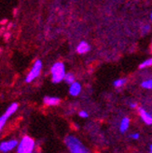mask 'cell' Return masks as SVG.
Here are the masks:
<instances>
[{
  "instance_id": "obj_17",
  "label": "cell",
  "mask_w": 152,
  "mask_h": 153,
  "mask_svg": "<svg viewBox=\"0 0 152 153\" xmlns=\"http://www.w3.org/2000/svg\"><path fill=\"white\" fill-rule=\"evenodd\" d=\"M149 30H150V25H145L142 27V31H143V33H148Z\"/></svg>"
},
{
  "instance_id": "obj_22",
  "label": "cell",
  "mask_w": 152,
  "mask_h": 153,
  "mask_svg": "<svg viewBox=\"0 0 152 153\" xmlns=\"http://www.w3.org/2000/svg\"><path fill=\"white\" fill-rule=\"evenodd\" d=\"M151 49H152V42H151Z\"/></svg>"
},
{
  "instance_id": "obj_14",
  "label": "cell",
  "mask_w": 152,
  "mask_h": 153,
  "mask_svg": "<svg viewBox=\"0 0 152 153\" xmlns=\"http://www.w3.org/2000/svg\"><path fill=\"white\" fill-rule=\"evenodd\" d=\"M125 83H126V79H118L113 82V85L116 88H120L123 86Z\"/></svg>"
},
{
  "instance_id": "obj_15",
  "label": "cell",
  "mask_w": 152,
  "mask_h": 153,
  "mask_svg": "<svg viewBox=\"0 0 152 153\" xmlns=\"http://www.w3.org/2000/svg\"><path fill=\"white\" fill-rule=\"evenodd\" d=\"M141 86L145 89H149V90H152V79H147V80H144L142 83H141Z\"/></svg>"
},
{
  "instance_id": "obj_16",
  "label": "cell",
  "mask_w": 152,
  "mask_h": 153,
  "mask_svg": "<svg viewBox=\"0 0 152 153\" xmlns=\"http://www.w3.org/2000/svg\"><path fill=\"white\" fill-rule=\"evenodd\" d=\"M79 117H81V118H88V117H89V114H88V112H86V111H84V110L79 111Z\"/></svg>"
},
{
  "instance_id": "obj_9",
  "label": "cell",
  "mask_w": 152,
  "mask_h": 153,
  "mask_svg": "<svg viewBox=\"0 0 152 153\" xmlns=\"http://www.w3.org/2000/svg\"><path fill=\"white\" fill-rule=\"evenodd\" d=\"M43 101L47 105H57L60 104L61 100L60 98L55 97V96H45Z\"/></svg>"
},
{
  "instance_id": "obj_10",
  "label": "cell",
  "mask_w": 152,
  "mask_h": 153,
  "mask_svg": "<svg viewBox=\"0 0 152 153\" xmlns=\"http://www.w3.org/2000/svg\"><path fill=\"white\" fill-rule=\"evenodd\" d=\"M91 50V47L90 45L88 44L86 41H81L79 42V44L77 47V51L80 54H83V53H87L88 51Z\"/></svg>"
},
{
  "instance_id": "obj_8",
  "label": "cell",
  "mask_w": 152,
  "mask_h": 153,
  "mask_svg": "<svg viewBox=\"0 0 152 153\" xmlns=\"http://www.w3.org/2000/svg\"><path fill=\"white\" fill-rule=\"evenodd\" d=\"M81 92V85L79 82L75 81L74 83L70 84L69 87V93L72 96H78Z\"/></svg>"
},
{
  "instance_id": "obj_21",
  "label": "cell",
  "mask_w": 152,
  "mask_h": 153,
  "mask_svg": "<svg viewBox=\"0 0 152 153\" xmlns=\"http://www.w3.org/2000/svg\"><path fill=\"white\" fill-rule=\"evenodd\" d=\"M150 18H151V20H152V12H151V15H150Z\"/></svg>"
},
{
  "instance_id": "obj_6",
  "label": "cell",
  "mask_w": 152,
  "mask_h": 153,
  "mask_svg": "<svg viewBox=\"0 0 152 153\" xmlns=\"http://www.w3.org/2000/svg\"><path fill=\"white\" fill-rule=\"evenodd\" d=\"M18 146V141L12 139L9 141H5L0 144V150L2 152H9L10 150H12L14 148Z\"/></svg>"
},
{
  "instance_id": "obj_3",
  "label": "cell",
  "mask_w": 152,
  "mask_h": 153,
  "mask_svg": "<svg viewBox=\"0 0 152 153\" xmlns=\"http://www.w3.org/2000/svg\"><path fill=\"white\" fill-rule=\"evenodd\" d=\"M35 149V141L30 136L22 137L21 142L18 144V153H33Z\"/></svg>"
},
{
  "instance_id": "obj_13",
  "label": "cell",
  "mask_w": 152,
  "mask_h": 153,
  "mask_svg": "<svg viewBox=\"0 0 152 153\" xmlns=\"http://www.w3.org/2000/svg\"><path fill=\"white\" fill-rule=\"evenodd\" d=\"M152 66V58H149V59H147L146 61H144L143 63L140 64L139 68L143 69V68L148 67V66Z\"/></svg>"
},
{
  "instance_id": "obj_23",
  "label": "cell",
  "mask_w": 152,
  "mask_h": 153,
  "mask_svg": "<svg viewBox=\"0 0 152 153\" xmlns=\"http://www.w3.org/2000/svg\"><path fill=\"white\" fill-rule=\"evenodd\" d=\"M149 153H152V152H151V151H149Z\"/></svg>"
},
{
  "instance_id": "obj_2",
  "label": "cell",
  "mask_w": 152,
  "mask_h": 153,
  "mask_svg": "<svg viewBox=\"0 0 152 153\" xmlns=\"http://www.w3.org/2000/svg\"><path fill=\"white\" fill-rule=\"evenodd\" d=\"M51 73V79L53 83H59L62 80H63L66 76V67L65 64L62 62H57L50 68Z\"/></svg>"
},
{
  "instance_id": "obj_7",
  "label": "cell",
  "mask_w": 152,
  "mask_h": 153,
  "mask_svg": "<svg viewBox=\"0 0 152 153\" xmlns=\"http://www.w3.org/2000/svg\"><path fill=\"white\" fill-rule=\"evenodd\" d=\"M138 112H139L140 118H141L142 121L146 123V124H148V125L152 124V115L150 113H148V111L143 108H139Z\"/></svg>"
},
{
  "instance_id": "obj_11",
  "label": "cell",
  "mask_w": 152,
  "mask_h": 153,
  "mask_svg": "<svg viewBox=\"0 0 152 153\" xmlns=\"http://www.w3.org/2000/svg\"><path fill=\"white\" fill-rule=\"evenodd\" d=\"M129 126H130V119L129 118H123L121 121H120V131L121 133H125L128 129H129Z\"/></svg>"
},
{
  "instance_id": "obj_1",
  "label": "cell",
  "mask_w": 152,
  "mask_h": 153,
  "mask_svg": "<svg viewBox=\"0 0 152 153\" xmlns=\"http://www.w3.org/2000/svg\"><path fill=\"white\" fill-rule=\"evenodd\" d=\"M65 143L68 150L71 153H91L90 149L78 138L72 134H69L65 138Z\"/></svg>"
},
{
  "instance_id": "obj_20",
  "label": "cell",
  "mask_w": 152,
  "mask_h": 153,
  "mask_svg": "<svg viewBox=\"0 0 152 153\" xmlns=\"http://www.w3.org/2000/svg\"><path fill=\"white\" fill-rule=\"evenodd\" d=\"M149 150L152 152V144H151V145H150V147H149Z\"/></svg>"
},
{
  "instance_id": "obj_4",
  "label": "cell",
  "mask_w": 152,
  "mask_h": 153,
  "mask_svg": "<svg viewBox=\"0 0 152 153\" xmlns=\"http://www.w3.org/2000/svg\"><path fill=\"white\" fill-rule=\"evenodd\" d=\"M41 68H42V62L41 60H37L35 62V64H33V67L30 70V72L28 73V75L26 76L25 81L27 83H30L32 82L35 79H37L39 76L40 72H41Z\"/></svg>"
},
{
  "instance_id": "obj_19",
  "label": "cell",
  "mask_w": 152,
  "mask_h": 153,
  "mask_svg": "<svg viewBox=\"0 0 152 153\" xmlns=\"http://www.w3.org/2000/svg\"><path fill=\"white\" fill-rule=\"evenodd\" d=\"M130 107L132 108H137V104L136 103H131L130 104Z\"/></svg>"
},
{
  "instance_id": "obj_5",
  "label": "cell",
  "mask_w": 152,
  "mask_h": 153,
  "mask_svg": "<svg viewBox=\"0 0 152 153\" xmlns=\"http://www.w3.org/2000/svg\"><path fill=\"white\" fill-rule=\"evenodd\" d=\"M18 109V104L17 103H13L11 104L9 107L7 108V110L5 111V113L0 117V131L2 130V128L4 127L6 121H7V120L9 119V118L14 114L16 112V110Z\"/></svg>"
},
{
  "instance_id": "obj_12",
  "label": "cell",
  "mask_w": 152,
  "mask_h": 153,
  "mask_svg": "<svg viewBox=\"0 0 152 153\" xmlns=\"http://www.w3.org/2000/svg\"><path fill=\"white\" fill-rule=\"evenodd\" d=\"M63 80H65L66 83L68 84H72L75 82V76L74 74L72 73H66V76H65V79H63Z\"/></svg>"
},
{
  "instance_id": "obj_18",
  "label": "cell",
  "mask_w": 152,
  "mask_h": 153,
  "mask_svg": "<svg viewBox=\"0 0 152 153\" xmlns=\"http://www.w3.org/2000/svg\"><path fill=\"white\" fill-rule=\"evenodd\" d=\"M130 136H131V138H132V139L137 140V139L140 137V134H139L138 133H133V134H132L130 135Z\"/></svg>"
}]
</instances>
